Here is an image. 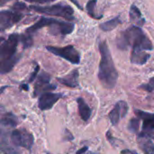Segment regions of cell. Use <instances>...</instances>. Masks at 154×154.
Segmentation results:
<instances>
[{
    "instance_id": "obj_1",
    "label": "cell",
    "mask_w": 154,
    "mask_h": 154,
    "mask_svg": "<svg viewBox=\"0 0 154 154\" xmlns=\"http://www.w3.org/2000/svg\"><path fill=\"white\" fill-rule=\"evenodd\" d=\"M101 60L98 69V79L106 88H114L118 79V72L113 61L108 45L106 42H102L99 44Z\"/></svg>"
},
{
    "instance_id": "obj_2",
    "label": "cell",
    "mask_w": 154,
    "mask_h": 154,
    "mask_svg": "<svg viewBox=\"0 0 154 154\" xmlns=\"http://www.w3.org/2000/svg\"><path fill=\"white\" fill-rule=\"evenodd\" d=\"M20 34L12 33L0 46V74L9 73L21 58L18 52Z\"/></svg>"
},
{
    "instance_id": "obj_3",
    "label": "cell",
    "mask_w": 154,
    "mask_h": 154,
    "mask_svg": "<svg viewBox=\"0 0 154 154\" xmlns=\"http://www.w3.org/2000/svg\"><path fill=\"white\" fill-rule=\"evenodd\" d=\"M116 44L121 50H126L129 47L144 51H152L153 49L152 42L139 26H132L124 31L117 37Z\"/></svg>"
},
{
    "instance_id": "obj_4",
    "label": "cell",
    "mask_w": 154,
    "mask_h": 154,
    "mask_svg": "<svg viewBox=\"0 0 154 154\" xmlns=\"http://www.w3.org/2000/svg\"><path fill=\"white\" fill-rule=\"evenodd\" d=\"M43 27H50L51 29V33L53 34H60V35H67L73 32L75 25L72 23L69 22H62L56 20L54 18H47V17H41L34 24L30 26L26 29V33L32 34L38 30Z\"/></svg>"
},
{
    "instance_id": "obj_5",
    "label": "cell",
    "mask_w": 154,
    "mask_h": 154,
    "mask_svg": "<svg viewBox=\"0 0 154 154\" xmlns=\"http://www.w3.org/2000/svg\"><path fill=\"white\" fill-rule=\"evenodd\" d=\"M30 8L42 14L59 16V17L65 18L69 21L75 20L73 9L69 5H66L63 4H58V5H47V6L32 5Z\"/></svg>"
},
{
    "instance_id": "obj_6",
    "label": "cell",
    "mask_w": 154,
    "mask_h": 154,
    "mask_svg": "<svg viewBox=\"0 0 154 154\" xmlns=\"http://www.w3.org/2000/svg\"><path fill=\"white\" fill-rule=\"evenodd\" d=\"M46 49L52 54L59 56L72 64H79L80 54L72 45H68L66 47H54L46 46Z\"/></svg>"
},
{
    "instance_id": "obj_7",
    "label": "cell",
    "mask_w": 154,
    "mask_h": 154,
    "mask_svg": "<svg viewBox=\"0 0 154 154\" xmlns=\"http://www.w3.org/2000/svg\"><path fill=\"white\" fill-rule=\"evenodd\" d=\"M10 142L16 148L22 147L26 150H31L34 143V138L28 131L24 129H17L11 133Z\"/></svg>"
},
{
    "instance_id": "obj_8",
    "label": "cell",
    "mask_w": 154,
    "mask_h": 154,
    "mask_svg": "<svg viewBox=\"0 0 154 154\" xmlns=\"http://www.w3.org/2000/svg\"><path fill=\"white\" fill-rule=\"evenodd\" d=\"M23 14L14 10H4L0 12V32L7 30L20 22Z\"/></svg>"
},
{
    "instance_id": "obj_9",
    "label": "cell",
    "mask_w": 154,
    "mask_h": 154,
    "mask_svg": "<svg viewBox=\"0 0 154 154\" xmlns=\"http://www.w3.org/2000/svg\"><path fill=\"white\" fill-rule=\"evenodd\" d=\"M8 126H5L2 124H0V153H17L19 151L14 148L8 140L9 137V132H8Z\"/></svg>"
},
{
    "instance_id": "obj_10",
    "label": "cell",
    "mask_w": 154,
    "mask_h": 154,
    "mask_svg": "<svg viewBox=\"0 0 154 154\" xmlns=\"http://www.w3.org/2000/svg\"><path fill=\"white\" fill-rule=\"evenodd\" d=\"M62 97V94H57V93H51L46 92L41 95L39 101H38V106L41 110L45 111L51 109L56 102H58L59 99H60Z\"/></svg>"
},
{
    "instance_id": "obj_11",
    "label": "cell",
    "mask_w": 154,
    "mask_h": 154,
    "mask_svg": "<svg viewBox=\"0 0 154 154\" xmlns=\"http://www.w3.org/2000/svg\"><path fill=\"white\" fill-rule=\"evenodd\" d=\"M51 77L49 74L43 72L40 74L36 79V84L34 87V93L33 97L40 95L42 91H49V90H53L56 88L55 85L50 84Z\"/></svg>"
},
{
    "instance_id": "obj_12",
    "label": "cell",
    "mask_w": 154,
    "mask_h": 154,
    "mask_svg": "<svg viewBox=\"0 0 154 154\" xmlns=\"http://www.w3.org/2000/svg\"><path fill=\"white\" fill-rule=\"evenodd\" d=\"M128 112V105L125 101H119L116 104L113 110L109 113V119L113 125H116L120 119L125 117Z\"/></svg>"
},
{
    "instance_id": "obj_13",
    "label": "cell",
    "mask_w": 154,
    "mask_h": 154,
    "mask_svg": "<svg viewBox=\"0 0 154 154\" xmlns=\"http://www.w3.org/2000/svg\"><path fill=\"white\" fill-rule=\"evenodd\" d=\"M136 116L143 120V131H150L154 130V114L147 113L141 110L135 111Z\"/></svg>"
},
{
    "instance_id": "obj_14",
    "label": "cell",
    "mask_w": 154,
    "mask_h": 154,
    "mask_svg": "<svg viewBox=\"0 0 154 154\" xmlns=\"http://www.w3.org/2000/svg\"><path fill=\"white\" fill-rule=\"evenodd\" d=\"M147 51L134 48L131 54V62L136 65H144L150 59V54Z\"/></svg>"
},
{
    "instance_id": "obj_15",
    "label": "cell",
    "mask_w": 154,
    "mask_h": 154,
    "mask_svg": "<svg viewBox=\"0 0 154 154\" xmlns=\"http://www.w3.org/2000/svg\"><path fill=\"white\" fill-rule=\"evenodd\" d=\"M58 81L62 85H65L69 88H77L79 87V71L78 69L72 70L69 75L63 78H58Z\"/></svg>"
},
{
    "instance_id": "obj_16",
    "label": "cell",
    "mask_w": 154,
    "mask_h": 154,
    "mask_svg": "<svg viewBox=\"0 0 154 154\" xmlns=\"http://www.w3.org/2000/svg\"><path fill=\"white\" fill-rule=\"evenodd\" d=\"M78 102V106H79V113L81 117V119L85 122H87L92 114L91 108L88 106V105L85 102V100L82 97H79L77 99Z\"/></svg>"
},
{
    "instance_id": "obj_17",
    "label": "cell",
    "mask_w": 154,
    "mask_h": 154,
    "mask_svg": "<svg viewBox=\"0 0 154 154\" xmlns=\"http://www.w3.org/2000/svg\"><path fill=\"white\" fill-rule=\"evenodd\" d=\"M130 20L137 26H143L145 23V19L143 17L140 9L134 5H133L130 8Z\"/></svg>"
},
{
    "instance_id": "obj_18",
    "label": "cell",
    "mask_w": 154,
    "mask_h": 154,
    "mask_svg": "<svg viewBox=\"0 0 154 154\" xmlns=\"http://www.w3.org/2000/svg\"><path fill=\"white\" fill-rule=\"evenodd\" d=\"M138 143L144 153L154 154V144L148 137L138 136Z\"/></svg>"
},
{
    "instance_id": "obj_19",
    "label": "cell",
    "mask_w": 154,
    "mask_h": 154,
    "mask_svg": "<svg viewBox=\"0 0 154 154\" xmlns=\"http://www.w3.org/2000/svg\"><path fill=\"white\" fill-rule=\"evenodd\" d=\"M0 124L8 126L10 128L15 127L18 124L17 117L11 112H5L1 117H0Z\"/></svg>"
},
{
    "instance_id": "obj_20",
    "label": "cell",
    "mask_w": 154,
    "mask_h": 154,
    "mask_svg": "<svg viewBox=\"0 0 154 154\" xmlns=\"http://www.w3.org/2000/svg\"><path fill=\"white\" fill-rule=\"evenodd\" d=\"M119 23H121V20H120V17L117 16L112 20H109L107 22H105L103 23L100 24V29L105 31V32H109V31H112L114 30Z\"/></svg>"
},
{
    "instance_id": "obj_21",
    "label": "cell",
    "mask_w": 154,
    "mask_h": 154,
    "mask_svg": "<svg viewBox=\"0 0 154 154\" xmlns=\"http://www.w3.org/2000/svg\"><path fill=\"white\" fill-rule=\"evenodd\" d=\"M97 1V0H89L87 4V11L90 17L95 18V19H100V18H102V14H97L95 12Z\"/></svg>"
},
{
    "instance_id": "obj_22",
    "label": "cell",
    "mask_w": 154,
    "mask_h": 154,
    "mask_svg": "<svg viewBox=\"0 0 154 154\" xmlns=\"http://www.w3.org/2000/svg\"><path fill=\"white\" fill-rule=\"evenodd\" d=\"M140 127V118H133L128 125V130L132 133H137Z\"/></svg>"
},
{
    "instance_id": "obj_23",
    "label": "cell",
    "mask_w": 154,
    "mask_h": 154,
    "mask_svg": "<svg viewBox=\"0 0 154 154\" xmlns=\"http://www.w3.org/2000/svg\"><path fill=\"white\" fill-rule=\"evenodd\" d=\"M140 88L148 91V92H154V78H152L147 84H143L140 86Z\"/></svg>"
},
{
    "instance_id": "obj_24",
    "label": "cell",
    "mask_w": 154,
    "mask_h": 154,
    "mask_svg": "<svg viewBox=\"0 0 154 154\" xmlns=\"http://www.w3.org/2000/svg\"><path fill=\"white\" fill-rule=\"evenodd\" d=\"M38 71H39V66L36 65V67H35V69H34V71H33V73L32 74V77H31L30 79H29V83H31L32 81L34 80V79H36L37 74H38Z\"/></svg>"
},
{
    "instance_id": "obj_25",
    "label": "cell",
    "mask_w": 154,
    "mask_h": 154,
    "mask_svg": "<svg viewBox=\"0 0 154 154\" xmlns=\"http://www.w3.org/2000/svg\"><path fill=\"white\" fill-rule=\"evenodd\" d=\"M26 2H30V3H37V4H43V3H50V2H53L56 0H23Z\"/></svg>"
},
{
    "instance_id": "obj_26",
    "label": "cell",
    "mask_w": 154,
    "mask_h": 154,
    "mask_svg": "<svg viewBox=\"0 0 154 154\" xmlns=\"http://www.w3.org/2000/svg\"><path fill=\"white\" fill-rule=\"evenodd\" d=\"M5 113V106H2V105H0V117H1Z\"/></svg>"
},
{
    "instance_id": "obj_27",
    "label": "cell",
    "mask_w": 154,
    "mask_h": 154,
    "mask_svg": "<svg viewBox=\"0 0 154 154\" xmlns=\"http://www.w3.org/2000/svg\"><path fill=\"white\" fill-rule=\"evenodd\" d=\"M121 153H132V154H136L137 152H134V151H130V150H124V151H122L121 152Z\"/></svg>"
},
{
    "instance_id": "obj_28",
    "label": "cell",
    "mask_w": 154,
    "mask_h": 154,
    "mask_svg": "<svg viewBox=\"0 0 154 154\" xmlns=\"http://www.w3.org/2000/svg\"><path fill=\"white\" fill-rule=\"evenodd\" d=\"M87 150H88V147H84V148H82V149H80V150H79L78 152H77V153H83V152H87Z\"/></svg>"
},
{
    "instance_id": "obj_29",
    "label": "cell",
    "mask_w": 154,
    "mask_h": 154,
    "mask_svg": "<svg viewBox=\"0 0 154 154\" xmlns=\"http://www.w3.org/2000/svg\"><path fill=\"white\" fill-rule=\"evenodd\" d=\"M9 1H11V0H0V6H3V5H5L6 3H8Z\"/></svg>"
},
{
    "instance_id": "obj_30",
    "label": "cell",
    "mask_w": 154,
    "mask_h": 154,
    "mask_svg": "<svg viewBox=\"0 0 154 154\" xmlns=\"http://www.w3.org/2000/svg\"><path fill=\"white\" fill-rule=\"evenodd\" d=\"M70 1H72V2H73V3H74V4H75V5H77L78 7H79V8H80V9H82V7H81V6L79 5V4H78V2H77L76 0H70Z\"/></svg>"
},
{
    "instance_id": "obj_31",
    "label": "cell",
    "mask_w": 154,
    "mask_h": 154,
    "mask_svg": "<svg viewBox=\"0 0 154 154\" xmlns=\"http://www.w3.org/2000/svg\"><path fill=\"white\" fill-rule=\"evenodd\" d=\"M21 88H23L24 90H28V86L27 85H22L21 86Z\"/></svg>"
},
{
    "instance_id": "obj_32",
    "label": "cell",
    "mask_w": 154,
    "mask_h": 154,
    "mask_svg": "<svg viewBox=\"0 0 154 154\" xmlns=\"http://www.w3.org/2000/svg\"><path fill=\"white\" fill-rule=\"evenodd\" d=\"M4 41H5V38H4V37H0V45L3 43V42H4Z\"/></svg>"
}]
</instances>
